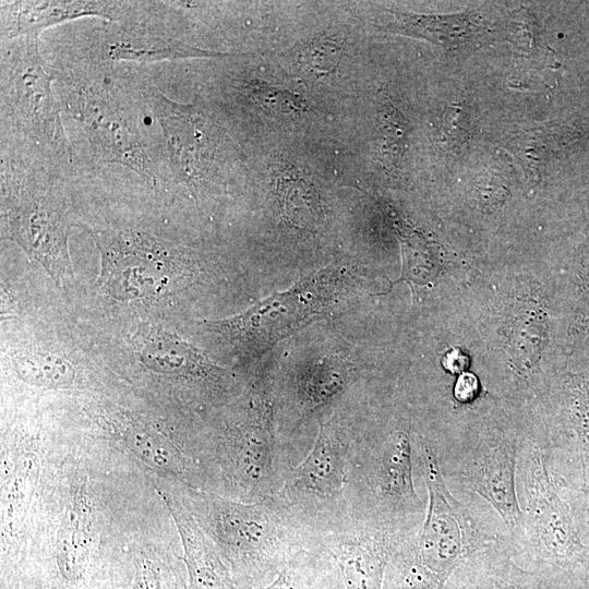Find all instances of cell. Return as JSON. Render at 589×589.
I'll return each instance as SVG.
<instances>
[{
  "instance_id": "277c9868",
  "label": "cell",
  "mask_w": 589,
  "mask_h": 589,
  "mask_svg": "<svg viewBox=\"0 0 589 589\" xmlns=\"http://www.w3.org/2000/svg\"><path fill=\"white\" fill-rule=\"evenodd\" d=\"M56 77L39 52L38 36H23L2 45V109L40 157L67 165L72 152L52 92Z\"/></svg>"
},
{
  "instance_id": "603a6c76",
  "label": "cell",
  "mask_w": 589,
  "mask_h": 589,
  "mask_svg": "<svg viewBox=\"0 0 589 589\" xmlns=\"http://www.w3.org/2000/svg\"><path fill=\"white\" fill-rule=\"evenodd\" d=\"M479 393L478 378L472 373H461L455 386V397L462 402L473 400Z\"/></svg>"
},
{
  "instance_id": "ba28073f",
  "label": "cell",
  "mask_w": 589,
  "mask_h": 589,
  "mask_svg": "<svg viewBox=\"0 0 589 589\" xmlns=\"http://www.w3.org/2000/svg\"><path fill=\"white\" fill-rule=\"evenodd\" d=\"M423 457L430 505L416 557L423 568L443 575L464 553L465 529L462 517L443 483L436 456L425 447Z\"/></svg>"
},
{
  "instance_id": "7402d4cb",
  "label": "cell",
  "mask_w": 589,
  "mask_h": 589,
  "mask_svg": "<svg viewBox=\"0 0 589 589\" xmlns=\"http://www.w3.org/2000/svg\"><path fill=\"white\" fill-rule=\"evenodd\" d=\"M466 108L460 104L449 108L445 116V122L443 127V134L447 135L449 142L458 141L462 142L466 136L464 135L467 131L466 127L462 124L466 123Z\"/></svg>"
},
{
  "instance_id": "7a4b0ae2",
  "label": "cell",
  "mask_w": 589,
  "mask_h": 589,
  "mask_svg": "<svg viewBox=\"0 0 589 589\" xmlns=\"http://www.w3.org/2000/svg\"><path fill=\"white\" fill-rule=\"evenodd\" d=\"M201 504L205 525L245 586L276 575L300 551L318 546L277 497L248 504L211 498Z\"/></svg>"
},
{
  "instance_id": "3957f363",
  "label": "cell",
  "mask_w": 589,
  "mask_h": 589,
  "mask_svg": "<svg viewBox=\"0 0 589 589\" xmlns=\"http://www.w3.org/2000/svg\"><path fill=\"white\" fill-rule=\"evenodd\" d=\"M352 428L332 417L318 425L300 464L286 470L277 498L320 543L350 522L349 452Z\"/></svg>"
},
{
  "instance_id": "8fae6325",
  "label": "cell",
  "mask_w": 589,
  "mask_h": 589,
  "mask_svg": "<svg viewBox=\"0 0 589 589\" xmlns=\"http://www.w3.org/2000/svg\"><path fill=\"white\" fill-rule=\"evenodd\" d=\"M100 61L157 62L191 57H215L219 53L203 50L172 38L142 34L122 26L109 27L101 36Z\"/></svg>"
},
{
  "instance_id": "d6986e66",
  "label": "cell",
  "mask_w": 589,
  "mask_h": 589,
  "mask_svg": "<svg viewBox=\"0 0 589 589\" xmlns=\"http://www.w3.org/2000/svg\"><path fill=\"white\" fill-rule=\"evenodd\" d=\"M378 120L382 157L394 164L404 154L408 122L402 113L387 99L380 101Z\"/></svg>"
},
{
  "instance_id": "44dd1931",
  "label": "cell",
  "mask_w": 589,
  "mask_h": 589,
  "mask_svg": "<svg viewBox=\"0 0 589 589\" xmlns=\"http://www.w3.org/2000/svg\"><path fill=\"white\" fill-rule=\"evenodd\" d=\"M341 56L340 46L330 39H320L310 44L300 55L305 69L315 75H327L334 72Z\"/></svg>"
},
{
  "instance_id": "2e32d148",
  "label": "cell",
  "mask_w": 589,
  "mask_h": 589,
  "mask_svg": "<svg viewBox=\"0 0 589 589\" xmlns=\"http://www.w3.org/2000/svg\"><path fill=\"white\" fill-rule=\"evenodd\" d=\"M187 564L190 589H237L218 554L195 531L188 533Z\"/></svg>"
},
{
  "instance_id": "9a60e30c",
  "label": "cell",
  "mask_w": 589,
  "mask_h": 589,
  "mask_svg": "<svg viewBox=\"0 0 589 589\" xmlns=\"http://www.w3.org/2000/svg\"><path fill=\"white\" fill-rule=\"evenodd\" d=\"M333 558L320 548L305 549L289 560L275 575L274 580L262 587L243 586L242 589H322V580Z\"/></svg>"
},
{
  "instance_id": "cb8c5ba5",
  "label": "cell",
  "mask_w": 589,
  "mask_h": 589,
  "mask_svg": "<svg viewBox=\"0 0 589 589\" xmlns=\"http://www.w3.org/2000/svg\"><path fill=\"white\" fill-rule=\"evenodd\" d=\"M469 364V358L458 348L448 351L443 358V365L452 373L464 372Z\"/></svg>"
},
{
  "instance_id": "52a82bcc",
  "label": "cell",
  "mask_w": 589,
  "mask_h": 589,
  "mask_svg": "<svg viewBox=\"0 0 589 589\" xmlns=\"http://www.w3.org/2000/svg\"><path fill=\"white\" fill-rule=\"evenodd\" d=\"M99 250V283L120 300L153 296L171 281L178 265L171 244L135 229L86 228Z\"/></svg>"
},
{
  "instance_id": "e0dca14e",
  "label": "cell",
  "mask_w": 589,
  "mask_h": 589,
  "mask_svg": "<svg viewBox=\"0 0 589 589\" xmlns=\"http://www.w3.org/2000/svg\"><path fill=\"white\" fill-rule=\"evenodd\" d=\"M17 375L32 384L67 387L73 383L74 369L65 359L50 353H29L14 359Z\"/></svg>"
},
{
  "instance_id": "ac0fdd59",
  "label": "cell",
  "mask_w": 589,
  "mask_h": 589,
  "mask_svg": "<svg viewBox=\"0 0 589 589\" xmlns=\"http://www.w3.org/2000/svg\"><path fill=\"white\" fill-rule=\"evenodd\" d=\"M277 193L286 213L293 219L310 220L317 216L318 203L311 185L292 169H284L276 181Z\"/></svg>"
},
{
  "instance_id": "ffe728a7",
  "label": "cell",
  "mask_w": 589,
  "mask_h": 589,
  "mask_svg": "<svg viewBox=\"0 0 589 589\" xmlns=\"http://www.w3.org/2000/svg\"><path fill=\"white\" fill-rule=\"evenodd\" d=\"M542 321L530 316L522 318L515 327L513 348L515 360L521 368H531L537 362L542 344L543 328Z\"/></svg>"
},
{
  "instance_id": "7c38bea8",
  "label": "cell",
  "mask_w": 589,
  "mask_h": 589,
  "mask_svg": "<svg viewBox=\"0 0 589 589\" xmlns=\"http://www.w3.org/2000/svg\"><path fill=\"white\" fill-rule=\"evenodd\" d=\"M140 360L149 369L169 373L207 376L216 366L178 336L144 325L136 337Z\"/></svg>"
},
{
  "instance_id": "6da1fadb",
  "label": "cell",
  "mask_w": 589,
  "mask_h": 589,
  "mask_svg": "<svg viewBox=\"0 0 589 589\" xmlns=\"http://www.w3.org/2000/svg\"><path fill=\"white\" fill-rule=\"evenodd\" d=\"M71 226L65 199L47 170L1 153V237L40 263L58 286L73 277Z\"/></svg>"
},
{
  "instance_id": "8992f818",
  "label": "cell",
  "mask_w": 589,
  "mask_h": 589,
  "mask_svg": "<svg viewBox=\"0 0 589 589\" xmlns=\"http://www.w3.org/2000/svg\"><path fill=\"white\" fill-rule=\"evenodd\" d=\"M62 98L101 163L119 164L156 184V169L136 119L121 101L109 79H79L64 84Z\"/></svg>"
},
{
  "instance_id": "4fadbf2b",
  "label": "cell",
  "mask_w": 589,
  "mask_h": 589,
  "mask_svg": "<svg viewBox=\"0 0 589 589\" xmlns=\"http://www.w3.org/2000/svg\"><path fill=\"white\" fill-rule=\"evenodd\" d=\"M387 28L428 39L447 49L462 47L486 32L479 14L474 12L449 15L395 13V19Z\"/></svg>"
},
{
  "instance_id": "d4e9b609",
  "label": "cell",
  "mask_w": 589,
  "mask_h": 589,
  "mask_svg": "<svg viewBox=\"0 0 589 589\" xmlns=\"http://www.w3.org/2000/svg\"><path fill=\"white\" fill-rule=\"evenodd\" d=\"M587 297H586V301L588 303V309H589V281L587 283Z\"/></svg>"
},
{
  "instance_id": "30bf717a",
  "label": "cell",
  "mask_w": 589,
  "mask_h": 589,
  "mask_svg": "<svg viewBox=\"0 0 589 589\" xmlns=\"http://www.w3.org/2000/svg\"><path fill=\"white\" fill-rule=\"evenodd\" d=\"M129 2L118 1H1V38L12 40L59 23L85 16L120 21Z\"/></svg>"
},
{
  "instance_id": "5bb4252c",
  "label": "cell",
  "mask_w": 589,
  "mask_h": 589,
  "mask_svg": "<svg viewBox=\"0 0 589 589\" xmlns=\"http://www.w3.org/2000/svg\"><path fill=\"white\" fill-rule=\"evenodd\" d=\"M479 492L495 505L508 524L518 517L514 492V450L493 447L479 456L477 465Z\"/></svg>"
},
{
  "instance_id": "5b68a950",
  "label": "cell",
  "mask_w": 589,
  "mask_h": 589,
  "mask_svg": "<svg viewBox=\"0 0 589 589\" xmlns=\"http://www.w3.org/2000/svg\"><path fill=\"white\" fill-rule=\"evenodd\" d=\"M346 293V276L329 267L308 276L291 289L275 293L248 311L205 322L215 333L247 353H260L335 311Z\"/></svg>"
},
{
  "instance_id": "9c48e42d",
  "label": "cell",
  "mask_w": 589,
  "mask_h": 589,
  "mask_svg": "<svg viewBox=\"0 0 589 589\" xmlns=\"http://www.w3.org/2000/svg\"><path fill=\"white\" fill-rule=\"evenodd\" d=\"M338 565L345 589H382L390 550L388 533L352 521L318 543Z\"/></svg>"
}]
</instances>
